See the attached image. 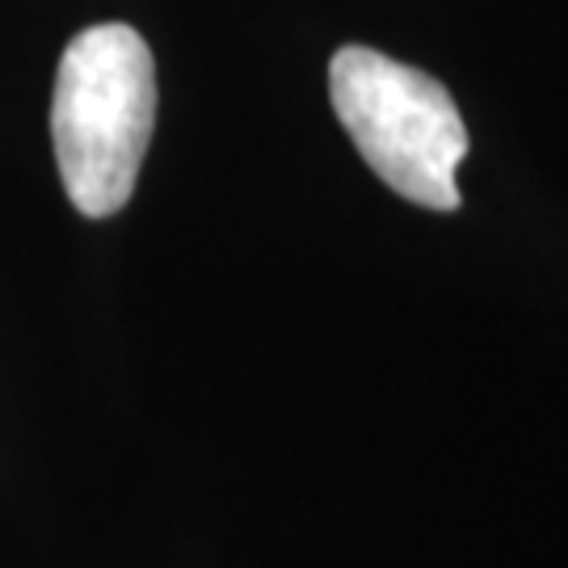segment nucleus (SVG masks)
Returning a JSON list of instances; mask_svg holds the SVG:
<instances>
[{"mask_svg":"<svg viewBox=\"0 0 568 568\" xmlns=\"http://www.w3.org/2000/svg\"><path fill=\"white\" fill-rule=\"evenodd\" d=\"M156 126V63L135 26L102 21L63 47L51 140L63 190L89 220L126 206Z\"/></svg>","mask_w":568,"mask_h":568,"instance_id":"f257e3e1","label":"nucleus"},{"mask_svg":"<svg viewBox=\"0 0 568 568\" xmlns=\"http://www.w3.org/2000/svg\"><path fill=\"white\" fill-rule=\"evenodd\" d=\"M328 98L379 182L426 211H459L467 126L447 84L384 51L342 47L328 63Z\"/></svg>","mask_w":568,"mask_h":568,"instance_id":"f03ea898","label":"nucleus"}]
</instances>
